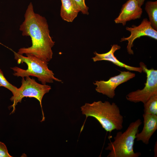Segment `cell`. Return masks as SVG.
Segmentation results:
<instances>
[{
	"mask_svg": "<svg viewBox=\"0 0 157 157\" xmlns=\"http://www.w3.org/2000/svg\"><path fill=\"white\" fill-rule=\"evenodd\" d=\"M24 17L19 29L23 36L31 38L32 44L30 47L20 48L17 53L33 55L48 62L52 58V48L55 42L50 35L47 19L34 12L32 2L28 5Z\"/></svg>",
	"mask_w": 157,
	"mask_h": 157,
	"instance_id": "6da1fadb",
	"label": "cell"
},
{
	"mask_svg": "<svg viewBox=\"0 0 157 157\" xmlns=\"http://www.w3.org/2000/svg\"><path fill=\"white\" fill-rule=\"evenodd\" d=\"M120 73L111 77L107 81H96L93 83L96 86V91L110 98L115 95V90L120 84L125 82L135 76L134 73L128 71H120Z\"/></svg>",
	"mask_w": 157,
	"mask_h": 157,
	"instance_id": "52a82bcc",
	"label": "cell"
},
{
	"mask_svg": "<svg viewBox=\"0 0 157 157\" xmlns=\"http://www.w3.org/2000/svg\"><path fill=\"white\" fill-rule=\"evenodd\" d=\"M143 117V127L142 131L136 134L135 139L137 141H141L148 144L151 137L157 129V115L144 113Z\"/></svg>",
	"mask_w": 157,
	"mask_h": 157,
	"instance_id": "30bf717a",
	"label": "cell"
},
{
	"mask_svg": "<svg viewBox=\"0 0 157 157\" xmlns=\"http://www.w3.org/2000/svg\"><path fill=\"white\" fill-rule=\"evenodd\" d=\"M81 108L86 119L89 117L94 118L107 132L110 133L113 130H119L123 128V117L119 107L114 102L94 101L92 103H86Z\"/></svg>",
	"mask_w": 157,
	"mask_h": 157,
	"instance_id": "7a4b0ae2",
	"label": "cell"
},
{
	"mask_svg": "<svg viewBox=\"0 0 157 157\" xmlns=\"http://www.w3.org/2000/svg\"><path fill=\"white\" fill-rule=\"evenodd\" d=\"M121 47L117 44L113 45L110 51L103 53H99L96 51L94 52L95 56L92 58L94 62L106 60L110 61L121 67L125 68L128 70L134 71L140 73L142 72L140 67H134L127 65L119 61L114 55L115 52L120 49Z\"/></svg>",
	"mask_w": 157,
	"mask_h": 157,
	"instance_id": "8fae6325",
	"label": "cell"
},
{
	"mask_svg": "<svg viewBox=\"0 0 157 157\" xmlns=\"http://www.w3.org/2000/svg\"><path fill=\"white\" fill-rule=\"evenodd\" d=\"M138 119L130 124L127 129L123 132H117L114 137V140L108 144L105 149L110 152L108 157H138L140 152H135L133 145L138 129L142 124Z\"/></svg>",
	"mask_w": 157,
	"mask_h": 157,
	"instance_id": "277c9868",
	"label": "cell"
},
{
	"mask_svg": "<svg viewBox=\"0 0 157 157\" xmlns=\"http://www.w3.org/2000/svg\"><path fill=\"white\" fill-rule=\"evenodd\" d=\"M25 77V79L24 78H22L21 87L18 88L16 93L10 98V100L13 102V104L10 106V108H13L12 113L15 112L16 106L18 103L21 102L23 98H34L40 102L43 115L42 121H44L45 118L42 107V101L44 94L48 93L51 90V86L46 84H39L29 76Z\"/></svg>",
	"mask_w": 157,
	"mask_h": 157,
	"instance_id": "5b68a950",
	"label": "cell"
},
{
	"mask_svg": "<svg viewBox=\"0 0 157 157\" xmlns=\"http://www.w3.org/2000/svg\"><path fill=\"white\" fill-rule=\"evenodd\" d=\"M14 53L15 59L18 64L25 63L27 65L26 69L17 67H11L15 76L23 78L30 76L36 77L42 84L52 83L55 81L61 82L62 80L56 78L53 71L48 66V62L33 56L26 55V56L20 55L10 49Z\"/></svg>",
	"mask_w": 157,
	"mask_h": 157,
	"instance_id": "3957f363",
	"label": "cell"
},
{
	"mask_svg": "<svg viewBox=\"0 0 157 157\" xmlns=\"http://www.w3.org/2000/svg\"><path fill=\"white\" fill-rule=\"evenodd\" d=\"M60 15L62 19L68 22H72L80 11L74 0H61Z\"/></svg>",
	"mask_w": 157,
	"mask_h": 157,
	"instance_id": "7c38bea8",
	"label": "cell"
},
{
	"mask_svg": "<svg viewBox=\"0 0 157 157\" xmlns=\"http://www.w3.org/2000/svg\"><path fill=\"white\" fill-rule=\"evenodd\" d=\"M77 4L80 11L84 15L89 14L88 8L86 6L85 0H74Z\"/></svg>",
	"mask_w": 157,
	"mask_h": 157,
	"instance_id": "2e32d148",
	"label": "cell"
},
{
	"mask_svg": "<svg viewBox=\"0 0 157 157\" xmlns=\"http://www.w3.org/2000/svg\"><path fill=\"white\" fill-rule=\"evenodd\" d=\"M142 13V9L137 0H127L122 5L119 15L114 21L124 26L128 21L140 18Z\"/></svg>",
	"mask_w": 157,
	"mask_h": 157,
	"instance_id": "9c48e42d",
	"label": "cell"
},
{
	"mask_svg": "<svg viewBox=\"0 0 157 157\" xmlns=\"http://www.w3.org/2000/svg\"><path fill=\"white\" fill-rule=\"evenodd\" d=\"M144 113L157 115V94L150 98L144 104Z\"/></svg>",
	"mask_w": 157,
	"mask_h": 157,
	"instance_id": "5bb4252c",
	"label": "cell"
},
{
	"mask_svg": "<svg viewBox=\"0 0 157 157\" xmlns=\"http://www.w3.org/2000/svg\"><path fill=\"white\" fill-rule=\"evenodd\" d=\"M140 67L147 75L145 86L142 90H138L129 93L126 96V99L136 103H145L152 96L157 94V70L148 69L143 62L139 63Z\"/></svg>",
	"mask_w": 157,
	"mask_h": 157,
	"instance_id": "8992f818",
	"label": "cell"
},
{
	"mask_svg": "<svg viewBox=\"0 0 157 157\" xmlns=\"http://www.w3.org/2000/svg\"><path fill=\"white\" fill-rule=\"evenodd\" d=\"M145 9L149 17V21L152 27L157 30V1H148Z\"/></svg>",
	"mask_w": 157,
	"mask_h": 157,
	"instance_id": "4fadbf2b",
	"label": "cell"
},
{
	"mask_svg": "<svg viewBox=\"0 0 157 157\" xmlns=\"http://www.w3.org/2000/svg\"><path fill=\"white\" fill-rule=\"evenodd\" d=\"M0 84L1 86H3L8 89L14 95L16 92L18 88L12 85L6 80L3 74L0 69Z\"/></svg>",
	"mask_w": 157,
	"mask_h": 157,
	"instance_id": "9a60e30c",
	"label": "cell"
},
{
	"mask_svg": "<svg viewBox=\"0 0 157 157\" xmlns=\"http://www.w3.org/2000/svg\"><path fill=\"white\" fill-rule=\"evenodd\" d=\"M126 29L130 32L131 35L128 37L121 38V41H128L126 48L127 52L129 54H133L131 48L133 47L134 41L137 38L141 36H146L157 40V31L152 27L147 18L143 19L141 24L137 26L126 27Z\"/></svg>",
	"mask_w": 157,
	"mask_h": 157,
	"instance_id": "ba28073f",
	"label": "cell"
},
{
	"mask_svg": "<svg viewBox=\"0 0 157 157\" xmlns=\"http://www.w3.org/2000/svg\"><path fill=\"white\" fill-rule=\"evenodd\" d=\"M138 1L139 5L141 6L144 4V2L145 0H137Z\"/></svg>",
	"mask_w": 157,
	"mask_h": 157,
	"instance_id": "ac0fdd59",
	"label": "cell"
},
{
	"mask_svg": "<svg viewBox=\"0 0 157 157\" xmlns=\"http://www.w3.org/2000/svg\"><path fill=\"white\" fill-rule=\"evenodd\" d=\"M9 154L7 147L3 142H0V157H12Z\"/></svg>",
	"mask_w": 157,
	"mask_h": 157,
	"instance_id": "e0dca14e",
	"label": "cell"
},
{
	"mask_svg": "<svg viewBox=\"0 0 157 157\" xmlns=\"http://www.w3.org/2000/svg\"><path fill=\"white\" fill-rule=\"evenodd\" d=\"M1 86V85L0 84V87Z\"/></svg>",
	"mask_w": 157,
	"mask_h": 157,
	"instance_id": "d6986e66",
	"label": "cell"
}]
</instances>
